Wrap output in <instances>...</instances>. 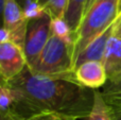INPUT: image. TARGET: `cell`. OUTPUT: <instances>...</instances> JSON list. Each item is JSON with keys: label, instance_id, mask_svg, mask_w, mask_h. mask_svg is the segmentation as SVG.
Wrapping results in <instances>:
<instances>
[{"label": "cell", "instance_id": "6da1fadb", "mask_svg": "<svg viewBox=\"0 0 121 120\" xmlns=\"http://www.w3.org/2000/svg\"><path fill=\"white\" fill-rule=\"evenodd\" d=\"M8 86L14 95L13 113L18 120L39 114H53L64 120L86 119L94 103V89L71 79L33 73L28 67Z\"/></svg>", "mask_w": 121, "mask_h": 120}, {"label": "cell", "instance_id": "7a4b0ae2", "mask_svg": "<svg viewBox=\"0 0 121 120\" xmlns=\"http://www.w3.org/2000/svg\"><path fill=\"white\" fill-rule=\"evenodd\" d=\"M119 0H96L85 13L74 36L73 65L79 53L119 16Z\"/></svg>", "mask_w": 121, "mask_h": 120}, {"label": "cell", "instance_id": "3957f363", "mask_svg": "<svg viewBox=\"0 0 121 120\" xmlns=\"http://www.w3.org/2000/svg\"><path fill=\"white\" fill-rule=\"evenodd\" d=\"M28 69L40 76L73 80V48L51 34L39 56Z\"/></svg>", "mask_w": 121, "mask_h": 120}, {"label": "cell", "instance_id": "277c9868", "mask_svg": "<svg viewBox=\"0 0 121 120\" xmlns=\"http://www.w3.org/2000/svg\"><path fill=\"white\" fill-rule=\"evenodd\" d=\"M50 21L51 18L47 14L39 18L31 19L28 21L27 33L23 45V53L28 68H30L35 63L50 37Z\"/></svg>", "mask_w": 121, "mask_h": 120}, {"label": "cell", "instance_id": "5b68a950", "mask_svg": "<svg viewBox=\"0 0 121 120\" xmlns=\"http://www.w3.org/2000/svg\"><path fill=\"white\" fill-rule=\"evenodd\" d=\"M23 9L16 0H4L3 25L2 28L10 35V42L14 43L23 50L26 33L28 28Z\"/></svg>", "mask_w": 121, "mask_h": 120}, {"label": "cell", "instance_id": "8992f818", "mask_svg": "<svg viewBox=\"0 0 121 120\" xmlns=\"http://www.w3.org/2000/svg\"><path fill=\"white\" fill-rule=\"evenodd\" d=\"M27 67L23 50L12 42L0 44V73L6 81L17 77Z\"/></svg>", "mask_w": 121, "mask_h": 120}, {"label": "cell", "instance_id": "52a82bcc", "mask_svg": "<svg viewBox=\"0 0 121 120\" xmlns=\"http://www.w3.org/2000/svg\"><path fill=\"white\" fill-rule=\"evenodd\" d=\"M101 62L105 68L107 81L121 77V13L116 20L115 29L108 38Z\"/></svg>", "mask_w": 121, "mask_h": 120}, {"label": "cell", "instance_id": "ba28073f", "mask_svg": "<svg viewBox=\"0 0 121 120\" xmlns=\"http://www.w3.org/2000/svg\"><path fill=\"white\" fill-rule=\"evenodd\" d=\"M73 80L78 84L97 90L107 82L105 68L101 61H89L78 66L73 71Z\"/></svg>", "mask_w": 121, "mask_h": 120}, {"label": "cell", "instance_id": "9c48e42d", "mask_svg": "<svg viewBox=\"0 0 121 120\" xmlns=\"http://www.w3.org/2000/svg\"><path fill=\"white\" fill-rule=\"evenodd\" d=\"M118 18V17H117ZM117 20V19H116ZM116 20L112 25H109L102 33H100L97 37H95L77 56L73 65V71L74 69L80 66L81 64L89 61H102V57L104 55V51L106 48L108 38L111 37L114 29L116 26Z\"/></svg>", "mask_w": 121, "mask_h": 120}, {"label": "cell", "instance_id": "30bf717a", "mask_svg": "<svg viewBox=\"0 0 121 120\" xmlns=\"http://www.w3.org/2000/svg\"><path fill=\"white\" fill-rule=\"evenodd\" d=\"M86 0H68V5L64 16V20L70 28L71 32L75 36L85 12Z\"/></svg>", "mask_w": 121, "mask_h": 120}, {"label": "cell", "instance_id": "8fae6325", "mask_svg": "<svg viewBox=\"0 0 121 120\" xmlns=\"http://www.w3.org/2000/svg\"><path fill=\"white\" fill-rule=\"evenodd\" d=\"M86 120H114L112 107L104 101L100 90H95L94 103Z\"/></svg>", "mask_w": 121, "mask_h": 120}, {"label": "cell", "instance_id": "7c38bea8", "mask_svg": "<svg viewBox=\"0 0 121 120\" xmlns=\"http://www.w3.org/2000/svg\"><path fill=\"white\" fill-rule=\"evenodd\" d=\"M101 94L112 108L121 107V77L114 81H107Z\"/></svg>", "mask_w": 121, "mask_h": 120}, {"label": "cell", "instance_id": "4fadbf2b", "mask_svg": "<svg viewBox=\"0 0 121 120\" xmlns=\"http://www.w3.org/2000/svg\"><path fill=\"white\" fill-rule=\"evenodd\" d=\"M50 32L52 35H55L62 39L67 45L73 48L74 46V35L71 32L70 28L63 18H51L50 21Z\"/></svg>", "mask_w": 121, "mask_h": 120}, {"label": "cell", "instance_id": "5bb4252c", "mask_svg": "<svg viewBox=\"0 0 121 120\" xmlns=\"http://www.w3.org/2000/svg\"><path fill=\"white\" fill-rule=\"evenodd\" d=\"M50 18L64 19L68 0H35Z\"/></svg>", "mask_w": 121, "mask_h": 120}, {"label": "cell", "instance_id": "9a60e30c", "mask_svg": "<svg viewBox=\"0 0 121 120\" xmlns=\"http://www.w3.org/2000/svg\"><path fill=\"white\" fill-rule=\"evenodd\" d=\"M13 107H14V95L11 88L6 85H0V108L3 113L12 116L13 118L18 120L15 117L13 113Z\"/></svg>", "mask_w": 121, "mask_h": 120}, {"label": "cell", "instance_id": "2e32d148", "mask_svg": "<svg viewBox=\"0 0 121 120\" xmlns=\"http://www.w3.org/2000/svg\"><path fill=\"white\" fill-rule=\"evenodd\" d=\"M22 9H23L25 16L28 20L39 18V17L46 15V12L44 11V9L40 8V6L36 3L35 0H26Z\"/></svg>", "mask_w": 121, "mask_h": 120}, {"label": "cell", "instance_id": "e0dca14e", "mask_svg": "<svg viewBox=\"0 0 121 120\" xmlns=\"http://www.w3.org/2000/svg\"><path fill=\"white\" fill-rule=\"evenodd\" d=\"M25 120H64L60 117L56 116V115L53 114H39V115H35V116H32L28 119Z\"/></svg>", "mask_w": 121, "mask_h": 120}, {"label": "cell", "instance_id": "ac0fdd59", "mask_svg": "<svg viewBox=\"0 0 121 120\" xmlns=\"http://www.w3.org/2000/svg\"><path fill=\"white\" fill-rule=\"evenodd\" d=\"M6 42H10V35L3 28H0V44Z\"/></svg>", "mask_w": 121, "mask_h": 120}, {"label": "cell", "instance_id": "d6986e66", "mask_svg": "<svg viewBox=\"0 0 121 120\" xmlns=\"http://www.w3.org/2000/svg\"><path fill=\"white\" fill-rule=\"evenodd\" d=\"M112 111H113L114 120H121V107L112 108Z\"/></svg>", "mask_w": 121, "mask_h": 120}, {"label": "cell", "instance_id": "ffe728a7", "mask_svg": "<svg viewBox=\"0 0 121 120\" xmlns=\"http://www.w3.org/2000/svg\"><path fill=\"white\" fill-rule=\"evenodd\" d=\"M3 10H4V0H0V28L3 25Z\"/></svg>", "mask_w": 121, "mask_h": 120}, {"label": "cell", "instance_id": "44dd1931", "mask_svg": "<svg viewBox=\"0 0 121 120\" xmlns=\"http://www.w3.org/2000/svg\"><path fill=\"white\" fill-rule=\"evenodd\" d=\"M0 120H16V119L13 118V117L10 116V115L5 114V113H3L1 111V108H0Z\"/></svg>", "mask_w": 121, "mask_h": 120}, {"label": "cell", "instance_id": "7402d4cb", "mask_svg": "<svg viewBox=\"0 0 121 120\" xmlns=\"http://www.w3.org/2000/svg\"><path fill=\"white\" fill-rule=\"evenodd\" d=\"M96 2V0H86V4H85V12H84V15H85V13L87 12L88 10L90 9V6L92 5V4ZM84 17V16H83Z\"/></svg>", "mask_w": 121, "mask_h": 120}, {"label": "cell", "instance_id": "603a6c76", "mask_svg": "<svg viewBox=\"0 0 121 120\" xmlns=\"http://www.w3.org/2000/svg\"><path fill=\"white\" fill-rule=\"evenodd\" d=\"M0 85H3V86L8 85V83H6V81L3 79V77L1 76V73H0Z\"/></svg>", "mask_w": 121, "mask_h": 120}, {"label": "cell", "instance_id": "cb8c5ba5", "mask_svg": "<svg viewBox=\"0 0 121 120\" xmlns=\"http://www.w3.org/2000/svg\"><path fill=\"white\" fill-rule=\"evenodd\" d=\"M17 2H18L19 4H20L21 6H23V4H25V2H26V0H16Z\"/></svg>", "mask_w": 121, "mask_h": 120}, {"label": "cell", "instance_id": "d4e9b609", "mask_svg": "<svg viewBox=\"0 0 121 120\" xmlns=\"http://www.w3.org/2000/svg\"><path fill=\"white\" fill-rule=\"evenodd\" d=\"M119 12L121 13V0H119Z\"/></svg>", "mask_w": 121, "mask_h": 120}]
</instances>
